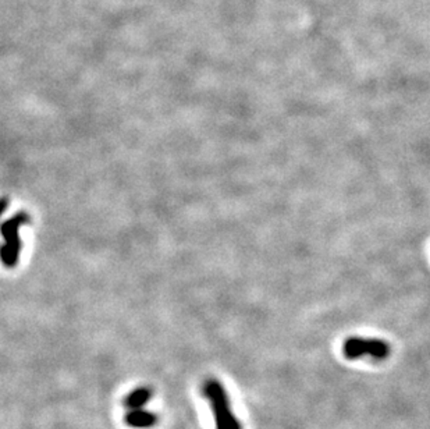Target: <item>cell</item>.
Wrapping results in <instances>:
<instances>
[{
    "label": "cell",
    "mask_w": 430,
    "mask_h": 429,
    "mask_svg": "<svg viewBox=\"0 0 430 429\" xmlns=\"http://www.w3.org/2000/svg\"><path fill=\"white\" fill-rule=\"evenodd\" d=\"M203 396L209 400L215 414L216 429H241L240 421L230 409V402L223 385L216 379H209L203 385Z\"/></svg>",
    "instance_id": "1"
},
{
    "label": "cell",
    "mask_w": 430,
    "mask_h": 429,
    "mask_svg": "<svg viewBox=\"0 0 430 429\" xmlns=\"http://www.w3.org/2000/svg\"><path fill=\"white\" fill-rule=\"evenodd\" d=\"M29 222V216L27 212H18L8 220L1 225V236L4 239V244L1 247V260L4 266L13 268L18 262L20 251H21V240L18 237V230L24 223Z\"/></svg>",
    "instance_id": "2"
},
{
    "label": "cell",
    "mask_w": 430,
    "mask_h": 429,
    "mask_svg": "<svg viewBox=\"0 0 430 429\" xmlns=\"http://www.w3.org/2000/svg\"><path fill=\"white\" fill-rule=\"evenodd\" d=\"M343 352L348 359H359L362 357H370L373 359H386L391 348L382 339H369L362 336H351L343 344Z\"/></svg>",
    "instance_id": "3"
},
{
    "label": "cell",
    "mask_w": 430,
    "mask_h": 429,
    "mask_svg": "<svg viewBox=\"0 0 430 429\" xmlns=\"http://www.w3.org/2000/svg\"><path fill=\"white\" fill-rule=\"evenodd\" d=\"M158 418L155 414L151 411H147L144 409H137V410H130L126 416V423L137 429H147L154 427L156 424Z\"/></svg>",
    "instance_id": "4"
},
{
    "label": "cell",
    "mask_w": 430,
    "mask_h": 429,
    "mask_svg": "<svg viewBox=\"0 0 430 429\" xmlns=\"http://www.w3.org/2000/svg\"><path fill=\"white\" fill-rule=\"evenodd\" d=\"M151 390L148 388H138L133 390L127 397H126V406L130 410H137V409H144V406L149 402L151 399Z\"/></svg>",
    "instance_id": "5"
}]
</instances>
